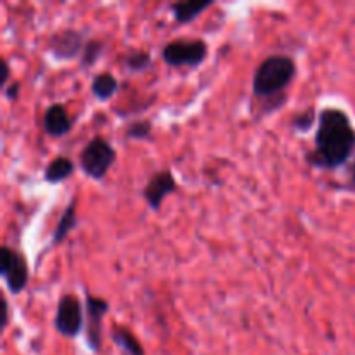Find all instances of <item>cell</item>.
Listing matches in <instances>:
<instances>
[{"label": "cell", "instance_id": "6da1fadb", "mask_svg": "<svg viewBox=\"0 0 355 355\" xmlns=\"http://www.w3.org/2000/svg\"><path fill=\"white\" fill-rule=\"evenodd\" d=\"M355 151V128L349 114L338 107H324L319 113L314 149L307 163L315 168L336 170L350 159Z\"/></svg>", "mask_w": 355, "mask_h": 355}, {"label": "cell", "instance_id": "7a4b0ae2", "mask_svg": "<svg viewBox=\"0 0 355 355\" xmlns=\"http://www.w3.org/2000/svg\"><path fill=\"white\" fill-rule=\"evenodd\" d=\"M297 75V62L284 54H272L263 59L253 75V96L270 99L291 85Z\"/></svg>", "mask_w": 355, "mask_h": 355}, {"label": "cell", "instance_id": "3957f363", "mask_svg": "<svg viewBox=\"0 0 355 355\" xmlns=\"http://www.w3.org/2000/svg\"><path fill=\"white\" fill-rule=\"evenodd\" d=\"M80 168L87 177L94 180H101L106 177L111 166L116 162V151L113 146L101 135H96L89 141V144L80 153Z\"/></svg>", "mask_w": 355, "mask_h": 355}, {"label": "cell", "instance_id": "277c9868", "mask_svg": "<svg viewBox=\"0 0 355 355\" xmlns=\"http://www.w3.org/2000/svg\"><path fill=\"white\" fill-rule=\"evenodd\" d=\"M208 45L201 38H177L162 49V59L172 68H198L207 61Z\"/></svg>", "mask_w": 355, "mask_h": 355}, {"label": "cell", "instance_id": "5b68a950", "mask_svg": "<svg viewBox=\"0 0 355 355\" xmlns=\"http://www.w3.org/2000/svg\"><path fill=\"white\" fill-rule=\"evenodd\" d=\"M0 276L3 277L7 290L12 295H19L21 291H24L30 281L26 260L17 250L10 246H2V252H0Z\"/></svg>", "mask_w": 355, "mask_h": 355}, {"label": "cell", "instance_id": "8992f818", "mask_svg": "<svg viewBox=\"0 0 355 355\" xmlns=\"http://www.w3.org/2000/svg\"><path fill=\"white\" fill-rule=\"evenodd\" d=\"M54 328L59 335L66 336V338H76L85 328L82 304L75 295H64L59 300L54 318Z\"/></svg>", "mask_w": 355, "mask_h": 355}, {"label": "cell", "instance_id": "52a82bcc", "mask_svg": "<svg viewBox=\"0 0 355 355\" xmlns=\"http://www.w3.org/2000/svg\"><path fill=\"white\" fill-rule=\"evenodd\" d=\"M110 312V304L104 298L85 293V340L92 352L103 349V321Z\"/></svg>", "mask_w": 355, "mask_h": 355}, {"label": "cell", "instance_id": "ba28073f", "mask_svg": "<svg viewBox=\"0 0 355 355\" xmlns=\"http://www.w3.org/2000/svg\"><path fill=\"white\" fill-rule=\"evenodd\" d=\"M85 45V33L82 30H75V28H64L61 31H55L49 38V51L55 59H61V61L82 55Z\"/></svg>", "mask_w": 355, "mask_h": 355}, {"label": "cell", "instance_id": "9c48e42d", "mask_svg": "<svg viewBox=\"0 0 355 355\" xmlns=\"http://www.w3.org/2000/svg\"><path fill=\"white\" fill-rule=\"evenodd\" d=\"M177 180L173 177V173L168 168L162 170V172H156L151 179L146 184L144 191H142V196H144L146 203L151 210L158 211L162 208L163 200H165L168 194L175 193L177 191Z\"/></svg>", "mask_w": 355, "mask_h": 355}, {"label": "cell", "instance_id": "30bf717a", "mask_svg": "<svg viewBox=\"0 0 355 355\" xmlns=\"http://www.w3.org/2000/svg\"><path fill=\"white\" fill-rule=\"evenodd\" d=\"M42 127H44V132L51 137H64L66 134H69L71 130V118H69L68 111L62 104L54 103L45 110L44 120H42Z\"/></svg>", "mask_w": 355, "mask_h": 355}, {"label": "cell", "instance_id": "8fae6325", "mask_svg": "<svg viewBox=\"0 0 355 355\" xmlns=\"http://www.w3.org/2000/svg\"><path fill=\"white\" fill-rule=\"evenodd\" d=\"M214 6L211 0L208 2H196V0H187V2H175L170 6V10L173 14V19L177 24H189L193 23L200 14H203L208 7Z\"/></svg>", "mask_w": 355, "mask_h": 355}, {"label": "cell", "instance_id": "7c38bea8", "mask_svg": "<svg viewBox=\"0 0 355 355\" xmlns=\"http://www.w3.org/2000/svg\"><path fill=\"white\" fill-rule=\"evenodd\" d=\"M73 172H75V163L66 158V156H58L47 165L44 172V179L49 184H59L68 179Z\"/></svg>", "mask_w": 355, "mask_h": 355}, {"label": "cell", "instance_id": "4fadbf2b", "mask_svg": "<svg viewBox=\"0 0 355 355\" xmlns=\"http://www.w3.org/2000/svg\"><path fill=\"white\" fill-rule=\"evenodd\" d=\"M90 90H92L94 97L99 101H107L118 92V80L116 76L111 73H99L94 76L92 83H90Z\"/></svg>", "mask_w": 355, "mask_h": 355}, {"label": "cell", "instance_id": "5bb4252c", "mask_svg": "<svg viewBox=\"0 0 355 355\" xmlns=\"http://www.w3.org/2000/svg\"><path fill=\"white\" fill-rule=\"evenodd\" d=\"M76 201L71 200V203L64 208L61 218H59L58 225L54 229V234H52V245H59L66 239V236L76 227Z\"/></svg>", "mask_w": 355, "mask_h": 355}, {"label": "cell", "instance_id": "9a60e30c", "mask_svg": "<svg viewBox=\"0 0 355 355\" xmlns=\"http://www.w3.org/2000/svg\"><path fill=\"white\" fill-rule=\"evenodd\" d=\"M111 340L125 355H146L141 342L128 329L114 328L113 333H111Z\"/></svg>", "mask_w": 355, "mask_h": 355}, {"label": "cell", "instance_id": "2e32d148", "mask_svg": "<svg viewBox=\"0 0 355 355\" xmlns=\"http://www.w3.org/2000/svg\"><path fill=\"white\" fill-rule=\"evenodd\" d=\"M153 59L151 54L146 51H130L125 58V66H127L128 71L137 73V71H144V69L151 68Z\"/></svg>", "mask_w": 355, "mask_h": 355}, {"label": "cell", "instance_id": "e0dca14e", "mask_svg": "<svg viewBox=\"0 0 355 355\" xmlns=\"http://www.w3.org/2000/svg\"><path fill=\"white\" fill-rule=\"evenodd\" d=\"M104 52V42L101 40H87L85 49L82 52V59H80V64L82 68H90L97 62V59L103 55Z\"/></svg>", "mask_w": 355, "mask_h": 355}, {"label": "cell", "instance_id": "ac0fdd59", "mask_svg": "<svg viewBox=\"0 0 355 355\" xmlns=\"http://www.w3.org/2000/svg\"><path fill=\"white\" fill-rule=\"evenodd\" d=\"M315 120H318V114H315L314 107H307V110L300 111V113L295 114L291 118V128L295 132H309L315 125Z\"/></svg>", "mask_w": 355, "mask_h": 355}, {"label": "cell", "instance_id": "d6986e66", "mask_svg": "<svg viewBox=\"0 0 355 355\" xmlns=\"http://www.w3.org/2000/svg\"><path fill=\"white\" fill-rule=\"evenodd\" d=\"M153 125L149 120H139L132 121L125 130V137L127 139H137V141H148L151 137Z\"/></svg>", "mask_w": 355, "mask_h": 355}, {"label": "cell", "instance_id": "ffe728a7", "mask_svg": "<svg viewBox=\"0 0 355 355\" xmlns=\"http://www.w3.org/2000/svg\"><path fill=\"white\" fill-rule=\"evenodd\" d=\"M17 96H19V83L14 82L10 83V87H7L6 89V97L9 101H12V99H17Z\"/></svg>", "mask_w": 355, "mask_h": 355}, {"label": "cell", "instance_id": "44dd1931", "mask_svg": "<svg viewBox=\"0 0 355 355\" xmlns=\"http://www.w3.org/2000/svg\"><path fill=\"white\" fill-rule=\"evenodd\" d=\"M347 189L354 191L355 193V162L350 165V168H349V186H347Z\"/></svg>", "mask_w": 355, "mask_h": 355}, {"label": "cell", "instance_id": "7402d4cb", "mask_svg": "<svg viewBox=\"0 0 355 355\" xmlns=\"http://www.w3.org/2000/svg\"><path fill=\"white\" fill-rule=\"evenodd\" d=\"M2 307H3V318H2V326L6 328L7 322H9V307H7V302L2 300Z\"/></svg>", "mask_w": 355, "mask_h": 355}, {"label": "cell", "instance_id": "603a6c76", "mask_svg": "<svg viewBox=\"0 0 355 355\" xmlns=\"http://www.w3.org/2000/svg\"><path fill=\"white\" fill-rule=\"evenodd\" d=\"M9 73H10L9 64H7V61H3V78H2V85L3 87L7 85V80H9Z\"/></svg>", "mask_w": 355, "mask_h": 355}]
</instances>
